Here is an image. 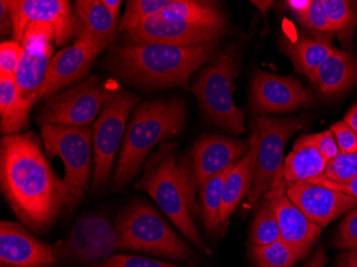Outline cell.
Returning <instances> with one entry per match:
<instances>
[{
  "label": "cell",
  "instance_id": "8fae6325",
  "mask_svg": "<svg viewBox=\"0 0 357 267\" xmlns=\"http://www.w3.org/2000/svg\"><path fill=\"white\" fill-rule=\"evenodd\" d=\"M248 148L250 144L248 146L240 140L224 136H204L194 144L190 158L178 162L192 217L200 214L196 194L202 184L238 162L246 155Z\"/></svg>",
  "mask_w": 357,
  "mask_h": 267
},
{
  "label": "cell",
  "instance_id": "74e56055",
  "mask_svg": "<svg viewBox=\"0 0 357 267\" xmlns=\"http://www.w3.org/2000/svg\"><path fill=\"white\" fill-rule=\"evenodd\" d=\"M340 153H354L357 152V134L347 122H336L331 128Z\"/></svg>",
  "mask_w": 357,
  "mask_h": 267
},
{
  "label": "cell",
  "instance_id": "2e32d148",
  "mask_svg": "<svg viewBox=\"0 0 357 267\" xmlns=\"http://www.w3.org/2000/svg\"><path fill=\"white\" fill-rule=\"evenodd\" d=\"M106 48L107 46L93 40L78 39L73 45L61 49L52 61L37 102L83 79L96 58Z\"/></svg>",
  "mask_w": 357,
  "mask_h": 267
},
{
  "label": "cell",
  "instance_id": "1f68e13d",
  "mask_svg": "<svg viewBox=\"0 0 357 267\" xmlns=\"http://www.w3.org/2000/svg\"><path fill=\"white\" fill-rule=\"evenodd\" d=\"M323 178L331 182L346 184L357 178V152L339 153L326 165Z\"/></svg>",
  "mask_w": 357,
  "mask_h": 267
},
{
  "label": "cell",
  "instance_id": "e0dca14e",
  "mask_svg": "<svg viewBox=\"0 0 357 267\" xmlns=\"http://www.w3.org/2000/svg\"><path fill=\"white\" fill-rule=\"evenodd\" d=\"M252 102L256 114H278L308 107L314 98L294 78L259 71L252 79Z\"/></svg>",
  "mask_w": 357,
  "mask_h": 267
},
{
  "label": "cell",
  "instance_id": "4316f807",
  "mask_svg": "<svg viewBox=\"0 0 357 267\" xmlns=\"http://www.w3.org/2000/svg\"><path fill=\"white\" fill-rule=\"evenodd\" d=\"M232 166L225 171L208 178L202 184L199 190L200 214H202L206 232L212 236H218L222 231L220 214L222 192H224L227 174L230 171Z\"/></svg>",
  "mask_w": 357,
  "mask_h": 267
},
{
  "label": "cell",
  "instance_id": "30bf717a",
  "mask_svg": "<svg viewBox=\"0 0 357 267\" xmlns=\"http://www.w3.org/2000/svg\"><path fill=\"white\" fill-rule=\"evenodd\" d=\"M109 91L102 78L90 76L70 89L44 98L36 116L37 123L89 128L101 114Z\"/></svg>",
  "mask_w": 357,
  "mask_h": 267
},
{
  "label": "cell",
  "instance_id": "ee69618b",
  "mask_svg": "<svg viewBox=\"0 0 357 267\" xmlns=\"http://www.w3.org/2000/svg\"><path fill=\"white\" fill-rule=\"evenodd\" d=\"M344 122L349 124L357 134V104H355L344 116Z\"/></svg>",
  "mask_w": 357,
  "mask_h": 267
},
{
  "label": "cell",
  "instance_id": "f35d334b",
  "mask_svg": "<svg viewBox=\"0 0 357 267\" xmlns=\"http://www.w3.org/2000/svg\"><path fill=\"white\" fill-rule=\"evenodd\" d=\"M306 183H312V184H317V185L324 186V188L342 192V194H346L348 196L354 197V198L357 199V178L350 181L349 183H346V184L331 182V181L326 180L323 176L314 178V180L308 181Z\"/></svg>",
  "mask_w": 357,
  "mask_h": 267
},
{
  "label": "cell",
  "instance_id": "ba28073f",
  "mask_svg": "<svg viewBox=\"0 0 357 267\" xmlns=\"http://www.w3.org/2000/svg\"><path fill=\"white\" fill-rule=\"evenodd\" d=\"M301 118L275 119L268 116H255L252 137L256 142L257 155L252 192L248 204H254L271 190L282 186V158L287 140L302 128Z\"/></svg>",
  "mask_w": 357,
  "mask_h": 267
},
{
  "label": "cell",
  "instance_id": "8d00e7d4",
  "mask_svg": "<svg viewBox=\"0 0 357 267\" xmlns=\"http://www.w3.org/2000/svg\"><path fill=\"white\" fill-rule=\"evenodd\" d=\"M300 139L314 146L328 162L340 153L336 140L331 130L312 134V135H304L300 137Z\"/></svg>",
  "mask_w": 357,
  "mask_h": 267
},
{
  "label": "cell",
  "instance_id": "b9f144b4",
  "mask_svg": "<svg viewBox=\"0 0 357 267\" xmlns=\"http://www.w3.org/2000/svg\"><path fill=\"white\" fill-rule=\"evenodd\" d=\"M328 259L326 257V252L322 247L317 249L316 254H314L307 264L304 267H324L328 263Z\"/></svg>",
  "mask_w": 357,
  "mask_h": 267
},
{
  "label": "cell",
  "instance_id": "7c38bea8",
  "mask_svg": "<svg viewBox=\"0 0 357 267\" xmlns=\"http://www.w3.org/2000/svg\"><path fill=\"white\" fill-rule=\"evenodd\" d=\"M12 17V37L21 44L30 28L51 31L56 45L63 46L75 39L76 20L66 0H7Z\"/></svg>",
  "mask_w": 357,
  "mask_h": 267
},
{
  "label": "cell",
  "instance_id": "f546056e",
  "mask_svg": "<svg viewBox=\"0 0 357 267\" xmlns=\"http://www.w3.org/2000/svg\"><path fill=\"white\" fill-rule=\"evenodd\" d=\"M280 240V229L278 218L268 202L264 201L259 208L250 228L252 246H266Z\"/></svg>",
  "mask_w": 357,
  "mask_h": 267
},
{
  "label": "cell",
  "instance_id": "7a4b0ae2",
  "mask_svg": "<svg viewBox=\"0 0 357 267\" xmlns=\"http://www.w3.org/2000/svg\"><path fill=\"white\" fill-rule=\"evenodd\" d=\"M218 42L198 45L126 43L112 48L108 66L132 85L188 89L192 74L215 58Z\"/></svg>",
  "mask_w": 357,
  "mask_h": 267
},
{
  "label": "cell",
  "instance_id": "60d3db41",
  "mask_svg": "<svg viewBox=\"0 0 357 267\" xmlns=\"http://www.w3.org/2000/svg\"><path fill=\"white\" fill-rule=\"evenodd\" d=\"M312 3V0H290V1H287L286 3L290 11L294 12L298 17V16L302 15L304 12L307 11Z\"/></svg>",
  "mask_w": 357,
  "mask_h": 267
},
{
  "label": "cell",
  "instance_id": "7bdbcfd3",
  "mask_svg": "<svg viewBox=\"0 0 357 267\" xmlns=\"http://www.w3.org/2000/svg\"><path fill=\"white\" fill-rule=\"evenodd\" d=\"M338 267H357V249L344 252L338 259Z\"/></svg>",
  "mask_w": 357,
  "mask_h": 267
},
{
  "label": "cell",
  "instance_id": "d590c367",
  "mask_svg": "<svg viewBox=\"0 0 357 267\" xmlns=\"http://www.w3.org/2000/svg\"><path fill=\"white\" fill-rule=\"evenodd\" d=\"M333 245L337 248L349 250L357 249V208H353L344 217Z\"/></svg>",
  "mask_w": 357,
  "mask_h": 267
},
{
  "label": "cell",
  "instance_id": "83f0119b",
  "mask_svg": "<svg viewBox=\"0 0 357 267\" xmlns=\"http://www.w3.org/2000/svg\"><path fill=\"white\" fill-rule=\"evenodd\" d=\"M322 5L332 32L342 41L351 39L357 25V3L347 0H322Z\"/></svg>",
  "mask_w": 357,
  "mask_h": 267
},
{
  "label": "cell",
  "instance_id": "7402d4cb",
  "mask_svg": "<svg viewBox=\"0 0 357 267\" xmlns=\"http://www.w3.org/2000/svg\"><path fill=\"white\" fill-rule=\"evenodd\" d=\"M256 155V142L254 138L250 137L248 153L231 167L225 181L220 214V229L226 228L241 200L244 197H250L254 181Z\"/></svg>",
  "mask_w": 357,
  "mask_h": 267
},
{
  "label": "cell",
  "instance_id": "836d02e7",
  "mask_svg": "<svg viewBox=\"0 0 357 267\" xmlns=\"http://www.w3.org/2000/svg\"><path fill=\"white\" fill-rule=\"evenodd\" d=\"M23 46L14 40L1 42L0 45V75L15 76L21 61Z\"/></svg>",
  "mask_w": 357,
  "mask_h": 267
},
{
  "label": "cell",
  "instance_id": "cb8c5ba5",
  "mask_svg": "<svg viewBox=\"0 0 357 267\" xmlns=\"http://www.w3.org/2000/svg\"><path fill=\"white\" fill-rule=\"evenodd\" d=\"M326 165L328 162L314 146L298 138L284 162L280 188L287 190L298 183L320 178L326 171Z\"/></svg>",
  "mask_w": 357,
  "mask_h": 267
},
{
  "label": "cell",
  "instance_id": "3957f363",
  "mask_svg": "<svg viewBox=\"0 0 357 267\" xmlns=\"http://www.w3.org/2000/svg\"><path fill=\"white\" fill-rule=\"evenodd\" d=\"M186 107L181 100L146 101L136 107L122 140L121 152L112 176V190L128 185L142 168L152 148L183 130Z\"/></svg>",
  "mask_w": 357,
  "mask_h": 267
},
{
  "label": "cell",
  "instance_id": "d6a6232c",
  "mask_svg": "<svg viewBox=\"0 0 357 267\" xmlns=\"http://www.w3.org/2000/svg\"><path fill=\"white\" fill-rule=\"evenodd\" d=\"M305 27L322 33H332L330 22L323 8L322 0H312V5L302 15L296 17Z\"/></svg>",
  "mask_w": 357,
  "mask_h": 267
},
{
  "label": "cell",
  "instance_id": "6da1fadb",
  "mask_svg": "<svg viewBox=\"0 0 357 267\" xmlns=\"http://www.w3.org/2000/svg\"><path fill=\"white\" fill-rule=\"evenodd\" d=\"M0 186L22 224L39 234L47 232L69 208V186L54 171L33 132L3 136Z\"/></svg>",
  "mask_w": 357,
  "mask_h": 267
},
{
  "label": "cell",
  "instance_id": "ac0fdd59",
  "mask_svg": "<svg viewBox=\"0 0 357 267\" xmlns=\"http://www.w3.org/2000/svg\"><path fill=\"white\" fill-rule=\"evenodd\" d=\"M60 259L58 244L41 242L15 222L0 224L1 267H51Z\"/></svg>",
  "mask_w": 357,
  "mask_h": 267
},
{
  "label": "cell",
  "instance_id": "9a60e30c",
  "mask_svg": "<svg viewBox=\"0 0 357 267\" xmlns=\"http://www.w3.org/2000/svg\"><path fill=\"white\" fill-rule=\"evenodd\" d=\"M53 43V33L42 28H30L22 40L23 54L14 77L24 100L32 106L37 103L38 94L55 57Z\"/></svg>",
  "mask_w": 357,
  "mask_h": 267
},
{
  "label": "cell",
  "instance_id": "484cf974",
  "mask_svg": "<svg viewBox=\"0 0 357 267\" xmlns=\"http://www.w3.org/2000/svg\"><path fill=\"white\" fill-rule=\"evenodd\" d=\"M282 52L290 58L296 71L308 76L324 63L336 48L328 41L298 37L284 39Z\"/></svg>",
  "mask_w": 357,
  "mask_h": 267
},
{
  "label": "cell",
  "instance_id": "ab89813d",
  "mask_svg": "<svg viewBox=\"0 0 357 267\" xmlns=\"http://www.w3.org/2000/svg\"><path fill=\"white\" fill-rule=\"evenodd\" d=\"M12 31V17L6 0L0 1V32L1 37L5 38Z\"/></svg>",
  "mask_w": 357,
  "mask_h": 267
},
{
  "label": "cell",
  "instance_id": "d6986e66",
  "mask_svg": "<svg viewBox=\"0 0 357 267\" xmlns=\"http://www.w3.org/2000/svg\"><path fill=\"white\" fill-rule=\"evenodd\" d=\"M264 198L278 218L280 240L294 250L298 260H302L310 254L322 228L310 222L306 215L291 201L284 188L271 190Z\"/></svg>",
  "mask_w": 357,
  "mask_h": 267
},
{
  "label": "cell",
  "instance_id": "5bb4252c",
  "mask_svg": "<svg viewBox=\"0 0 357 267\" xmlns=\"http://www.w3.org/2000/svg\"><path fill=\"white\" fill-rule=\"evenodd\" d=\"M229 27L196 23L170 11L158 12L139 28L124 35L128 43H160L169 45H198L218 42Z\"/></svg>",
  "mask_w": 357,
  "mask_h": 267
},
{
  "label": "cell",
  "instance_id": "ffe728a7",
  "mask_svg": "<svg viewBox=\"0 0 357 267\" xmlns=\"http://www.w3.org/2000/svg\"><path fill=\"white\" fill-rule=\"evenodd\" d=\"M287 196L310 222L326 228L337 217L357 208V199L312 183L289 186Z\"/></svg>",
  "mask_w": 357,
  "mask_h": 267
},
{
  "label": "cell",
  "instance_id": "f1b7e54d",
  "mask_svg": "<svg viewBox=\"0 0 357 267\" xmlns=\"http://www.w3.org/2000/svg\"><path fill=\"white\" fill-rule=\"evenodd\" d=\"M169 3L170 0H128L118 30L126 35L137 29L152 16L163 11Z\"/></svg>",
  "mask_w": 357,
  "mask_h": 267
},
{
  "label": "cell",
  "instance_id": "8992f818",
  "mask_svg": "<svg viewBox=\"0 0 357 267\" xmlns=\"http://www.w3.org/2000/svg\"><path fill=\"white\" fill-rule=\"evenodd\" d=\"M238 74L236 47L227 48L202 70L192 87L206 118L218 128L236 135L245 132V116L232 98Z\"/></svg>",
  "mask_w": 357,
  "mask_h": 267
},
{
  "label": "cell",
  "instance_id": "4dcf8cb0",
  "mask_svg": "<svg viewBox=\"0 0 357 267\" xmlns=\"http://www.w3.org/2000/svg\"><path fill=\"white\" fill-rule=\"evenodd\" d=\"M252 257L258 267H294L298 260L294 250L282 240L266 246H252Z\"/></svg>",
  "mask_w": 357,
  "mask_h": 267
},
{
  "label": "cell",
  "instance_id": "9c48e42d",
  "mask_svg": "<svg viewBox=\"0 0 357 267\" xmlns=\"http://www.w3.org/2000/svg\"><path fill=\"white\" fill-rule=\"evenodd\" d=\"M42 142L50 158L58 156L64 165L63 180L71 192L69 210H74L85 196L92 180L93 142L90 128L41 126Z\"/></svg>",
  "mask_w": 357,
  "mask_h": 267
},
{
  "label": "cell",
  "instance_id": "e575fe53",
  "mask_svg": "<svg viewBox=\"0 0 357 267\" xmlns=\"http://www.w3.org/2000/svg\"><path fill=\"white\" fill-rule=\"evenodd\" d=\"M92 267H183L163 261L131 254H114L101 264Z\"/></svg>",
  "mask_w": 357,
  "mask_h": 267
},
{
  "label": "cell",
  "instance_id": "5b68a950",
  "mask_svg": "<svg viewBox=\"0 0 357 267\" xmlns=\"http://www.w3.org/2000/svg\"><path fill=\"white\" fill-rule=\"evenodd\" d=\"M119 250H133L195 265L197 257L149 204H130L116 222Z\"/></svg>",
  "mask_w": 357,
  "mask_h": 267
},
{
  "label": "cell",
  "instance_id": "44dd1931",
  "mask_svg": "<svg viewBox=\"0 0 357 267\" xmlns=\"http://www.w3.org/2000/svg\"><path fill=\"white\" fill-rule=\"evenodd\" d=\"M76 20L75 41L90 39L109 47L117 37L118 21L101 0H76L74 3Z\"/></svg>",
  "mask_w": 357,
  "mask_h": 267
},
{
  "label": "cell",
  "instance_id": "4fadbf2b",
  "mask_svg": "<svg viewBox=\"0 0 357 267\" xmlns=\"http://www.w3.org/2000/svg\"><path fill=\"white\" fill-rule=\"evenodd\" d=\"M58 247L61 259L87 267L101 264L119 250L116 224L101 214L84 215L76 220L67 240Z\"/></svg>",
  "mask_w": 357,
  "mask_h": 267
},
{
  "label": "cell",
  "instance_id": "52a82bcc",
  "mask_svg": "<svg viewBox=\"0 0 357 267\" xmlns=\"http://www.w3.org/2000/svg\"><path fill=\"white\" fill-rule=\"evenodd\" d=\"M138 102V96L123 88L110 87L103 109L92 128V190H104L109 184L118 148L126 135L128 114Z\"/></svg>",
  "mask_w": 357,
  "mask_h": 267
},
{
  "label": "cell",
  "instance_id": "603a6c76",
  "mask_svg": "<svg viewBox=\"0 0 357 267\" xmlns=\"http://www.w3.org/2000/svg\"><path fill=\"white\" fill-rule=\"evenodd\" d=\"M307 77L324 96L344 93L357 82V58L336 48L331 57Z\"/></svg>",
  "mask_w": 357,
  "mask_h": 267
},
{
  "label": "cell",
  "instance_id": "f6af8a7d",
  "mask_svg": "<svg viewBox=\"0 0 357 267\" xmlns=\"http://www.w3.org/2000/svg\"><path fill=\"white\" fill-rule=\"evenodd\" d=\"M102 1H103L104 6L112 12V15L116 16L118 19L120 8L122 6L121 0H102Z\"/></svg>",
  "mask_w": 357,
  "mask_h": 267
},
{
  "label": "cell",
  "instance_id": "d4e9b609",
  "mask_svg": "<svg viewBox=\"0 0 357 267\" xmlns=\"http://www.w3.org/2000/svg\"><path fill=\"white\" fill-rule=\"evenodd\" d=\"M32 105L24 100L15 77L0 75V128L3 135L21 134L27 128Z\"/></svg>",
  "mask_w": 357,
  "mask_h": 267
},
{
  "label": "cell",
  "instance_id": "277c9868",
  "mask_svg": "<svg viewBox=\"0 0 357 267\" xmlns=\"http://www.w3.org/2000/svg\"><path fill=\"white\" fill-rule=\"evenodd\" d=\"M136 188L150 194L160 210L196 248L210 254V249L204 244L192 220L185 184L172 144L160 146L150 158Z\"/></svg>",
  "mask_w": 357,
  "mask_h": 267
}]
</instances>
